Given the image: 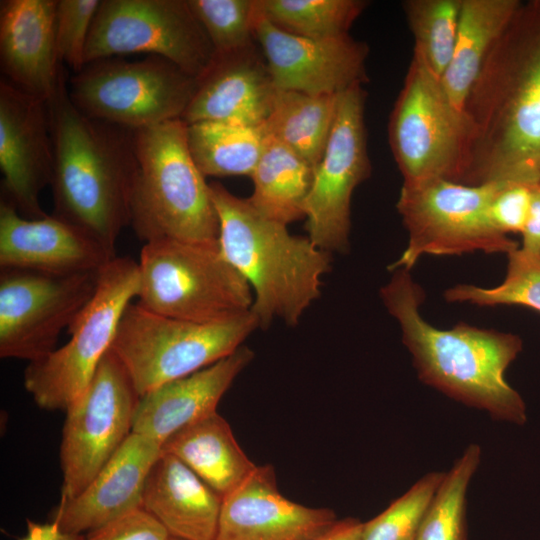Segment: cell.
I'll return each instance as SVG.
<instances>
[{
	"label": "cell",
	"mask_w": 540,
	"mask_h": 540,
	"mask_svg": "<svg viewBox=\"0 0 540 540\" xmlns=\"http://www.w3.org/2000/svg\"><path fill=\"white\" fill-rule=\"evenodd\" d=\"M198 84L173 62L147 56L90 62L69 80L73 104L87 117L139 130L181 119Z\"/></svg>",
	"instance_id": "10"
},
{
	"label": "cell",
	"mask_w": 540,
	"mask_h": 540,
	"mask_svg": "<svg viewBox=\"0 0 540 540\" xmlns=\"http://www.w3.org/2000/svg\"><path fill=\"white\" fill-rule=\"evenodd\" d=\"M99 272L55 275L1 268L0 357L30 363L53 352L62 331L93 298Z\"/></svg>",
	"instance_id": "14"
},
{
	"label": "cell",
	"mask_w": 540,
	"mask_h": 540,
	"mask_svg": "<svg viewBox=\"0 0 540 540\" xmlns=\"http://www.w3.org/2000/svg\"><path fill=\"white\" fill-rule=\"evenodd\" d=\"M139 398L126 369L109 350L84 393L66 411L61 500L79 495L132 433Z\"/></svg>",
	"instance_id": "13"
},
{
	"label": "cell",
	"mask_w": 540,
	"mask_h": 540,
	"mask_svg": "<svg viewBox=\"0 0 540 540\" xmlns=\"http://www.w3.org/2000/svg\"><path fill=\"white\" fill-rule=\"evenodd\" d=\"M0 168L6 201L25 218L47 214L41 191L50 185L53 144L47 102L0 80Z\"/></svg>",
	"instance_id": "17"
},
{
	"label": "cell",
	"mask_w": 540,
	"mask_h": 540,
	"mask_svg": "<svg viewBox=\"0 0 540 540\" xmlns=\"http://www.w3.org/2000/svg\"><path fill=\"white\" fill-rule=\"evenodd\" d=\"M161 454L160 443L132 432L79 495L60 499L51 522L83 534L142 508L148 476Z\"/></svg>",
	"instance_id": "20"
},
{
	"label": "cell",
	"mask_w": 540,
	"mask_h": 540,
	"mask_svg": "<svg viewBox=\"0 0 540 540\" xmlns=\"http://www.w3.org/2000/svg\"><path fill=\"white\" fill-rule=\"evenodd\" d=\"M101 0H57L55 37L59 61L75 73L86 65L92 22Z\"/></svg>",
	"instance_id": "36"
},
{
	"label": "cell",
	"mask_w": 540,
	"mask_h": 540,
	"mask_svg": "<svg viewBox=\"0 0 540 540\" xmlns=\"http://www.w3.org/2000/svg\"><path fill=\"white\" fill-rule=\"evenodd\" d=\"M267 140L262 126L220 122L187 124L189 150L205 177H251Z\"/></svg>",
	"instance_id": "29"
},
{
	"label": "cell",
	"mask_w": 540,
	"mask_h": 540,
	"mask_svg": "<svg viewBox=\"0 0 540 540\" xmlns=\"http://www.w3.org/2000/svg\"><path fill=\"white\" fill-rule=\"evenodd\" d=\"M364 111L362 85L340 94L336 118L305 202L308 237L329 253L348 249L352 195L371 173Z\"/></svg>",
	"instance_id": "15"
},
{
	"label": "cell",
	"mask_w": 540,
	"mask_h": 540,
	"mask_svg": "<svg viewBox=\"0 0 540 540\" xmlns=\"http://www.w3.org/2000/svg\"><path fill=\"white\" fill-rule=\"evenodd\" d=\"M256 4L255 39L279 90L341 94L367 81L366 43L349 34L316 39L288 33L273 25L257 0Z\"/></svg>",
	"instance_id": "16"
},
{
	"label": "cell",
	"mask_w": 540,
	"mask_h": 540,
	"mask_svg": "<svg viewBox=\"0 0 540 540\" xmlns=\"http://www.w3.org/2000/svg\"><path fill=\"white\" fill-rule=\"evenodd\" d=\"M382 287L381 298L399 322L403 343L419 378L429 386L492 418L523 425L526 404L505 378L522 350L518 335L460 323L438 329L420 314L422 288L408 270L396 269Z\"/></svg>",
	"instance_id": "2"
},
{
	"label": "cell",
	"mask_w": 540,
	"mask_h": 540,
	"mask_svg": "<svg viewBox=\"0 0 540 540\" xmlns=\"http://www.w3.org/2000/svg\"><path fill=\"white\" fill-rule=\"evenodd\" d=\"M167 530L145 509H136L85 535V540H168Z\"/></svg>",
	"instance_id": "38"
},
{
	"label": "cell",
	"mask_w": 540,
	"mask_h": 540,
	"mask_svg": "<svg viewBox=\"0 0 540 540\" xmlns=\"http://www.w3.org/2000/svg\"><path fill=\"white\" fill-rule=\"evenodd\" d=\"M138 265L137 303L154 313L211 323L251 309V287L218 242L150 241L142 247Z\"/></svg>",
	"instance_id": "6"
},
{
	"label": "cell",
	"mask_w": 540,
	"mask_h": 540,
	"mask_svg": "<svg viewBox=\"0 0 540 540\" xmlns=\"http://www.w3.org/2000/svg\"><path fill=\"white\" fill-rule=\"evenodd\" d=\"M53 144V214L115 252L130 225L136 172L133 131L84 115L64 76L47 102Z\"/></svg>",
	"instance_id": "3"
},
{
	"label": "cell",
	"mask_w": 540,
	"mask_h": 540,
	"mask_svg": "<svg viewBox=\"0 0 540 540\" xmlns=\"http://www.w3.org/2000/svg\"><path fill=\"white\" fill-rule=\"evenodd\" d=\"M252 359L253 352L241 346L216 363L141 396L132 432L162 446L180 429L216 412L223 395Z\"/></svg>",
	"instance_id": "23"
},
{
	"label": "cell",
	"mask_w": 540,
	"mask_h": 540,
	"mask_svg": "<svg viewBox=\"0 0 540 540\" xmlns=\"http://www.w3.org/2000/svg\"><path fill=\"white\" fill-rule=\"evenodd\" d=\"M276 27L298 36L324 39L349 34L367 7L364 0H257Z\"/></svg>",
	"instance_id": "31"
},
{
	"label": "cell",
	"mask_w": 540,
	"mask_h": 540,
	"mask_svg": "<svg viewBox=\"0 0 540 540\" xmlns=\"http://www.w3.org/2000/svg\"><path fill=\"white\" fill-rule=\"evenodd\" d=\"M222 499L180 460L162 452L148 476L142 508L171 537L216 540Z\"/></svg>",
	"instance_id": "24"
},
{
	"label": "cell",
	"mask_w": 540,
	"mask_h": 540,
	"mask_svg": "<svg viewBox=\"0 0 540 540\" xmlns=\"http://www.w3.org/2000/svg\"><path fill=\"white\" fill-rule=\"evenodd\" d=\"M139 282L138 262L128 257L116 256L99 272L93 298L67 329L68 342L24 371V386L40 408L66 412L84 393L137 298Z\"/></svg>",
	"instance_id": "8"
},
{
	"label": "cell",
	"mask_w": 540,
	"mask_h": 540,
	"mask_svg": "<svg viewBox=\"0 0 540 540\" xmlns=\"http://www.w3.org/2000/svg\"><path fill=\"white\" fill-rule=\"evenodd\" d=\"M135 53L165 58L197 78L214 57L188 0H101L87 41L86 64Z\"/></svg>",
	"instance_id": "12"
},
{
	"label": "cell",
	"mask_w": 540,
	"mask_h": 540,
	"mask_svg": "<svg viewBox=\"0 0 540 540\" xmlns=\"http://www.w3.org/2000/svg\"><path fill=\"white\" fill-rule=\"evenodd\" d=\"M363 522L356 518L338 519L327 531L313 540H361Z\"/></svg>",
	"instance_id": "41"
},
{
	"label": "cell",
	"mask_w": 540,
	"mask_h": 540,
	"mask_svg": "<svg viewBox=\"0 0 540 540\" xmlns=\"http://www.w3.org/2000/svg\"><path fill=\"white\" fill-rule=\"evenodd\" d=\"M203 27L214 55H225L255 45L256 0H188Z\"/></svg>",
	"instance_id": "34"
},
{
	"label": "cell",
	"mask_w": 540,
	"mask_h": 540,
	"mask_svg": "<svg viewBox=\"0 0 540 540\" xmlns=\"http://www.w3.org/2000/svg\"><path fill=\"white\" fill-rule=\"evenodd\" d=\"M337 520L331 509L286 498L263 465L223 497L216 540H313Z\"/></svg>",
	"instance_id": "19"
},
{
	"label": "cell",
	"mask_w": 540,
	"mask_h": 540,
	"mask_svg": "<svg viewBox=\"0 0 540 540\" xmlns=\"http://www.w3.org/2000/svg\"><path fill=\"white\" fill-rule=\"evenodd\" d=\"M278 92L256 45L214 55L198 77L196 91L181 119L187 124L220 122L260 127L269 117Z\"/></svg>",
	"instance_id": "21"
},
{
	"label": "cell",
	"mask_w": 540,
	"mask_h": 540,
	"mask_svg": "<svg viewBox=\"0 0 540 540\" xmlns=\"http://www.w3.org/2000/svg\"><path fill=\"white\" fill-rule=\"evenodd\" d=\"M445 472H429L385 510L363 523L361 540H416L424 514Z\"/></svg>",
	"instance_id": "35"
},
{
	"label": "cell",
	"mask_w": 540,
	"mask_h": 540,
	"mask_svg": "<svg viewBox=\"0 0 540 540\" xmlns=\"http://www.w3.org/2000/svg\"><path fill=\"white\" fill-rule=\"evenodd\" d=\"M521 3L522 0H461L454 53L440 81L457 109L463 111L483 64Z\"/></svg>",
	"instance_id": "26"
},
{
	"label": "cell",
	"mask_w": 540,
	"mask_h": 540,
	"mask_svg": "<svg viewBox=\"0 0 540 540\" xmlns=\"http://www.w3.org/2000/svg\"><path fill=\"white\" fill-rule=\"evenodd\" d=\"M506 183L467 185L438 179L402 186L396 204L408 231L406 249L389 268L410 270L423 255H461L482 251L506 253L519 245L499 232L490 219V205Z\"/></svg>",
	"instance_id": "9"
},
{
	"label": "cell",
	"mask_w": 540,
	"mask_h": 540,
	"mask_svg": "<svg viewBox=\"0 0 540 540\" xmlns=\"http://www.w3.org/2000/svg\"><path fill=\"white\" fill-rule=\"evenodd\" d=\"M19 540H85V535L64 532L52 522L41 524L27 520L26 534Z\"/></svg>",
	"instance_id": "40"
},
{
	"label": "cell",
	"mask_w": 540,
	"mask_h": 540,
	"mask_svg": "<svg viewBox=\"0 0 540 540\" xmlns=\"http://www.w3.org/2000/svg\"><path fill=\"white\" fill-rule=\"evenodd\" d=\"M162 452L176 457L222 497L257 467L217 411L171 435Z\"/></svg>",
	"instance_id": "25"
},
{
	"label": "cell",
	"mask_w": 540,
	"mask_h": 540,
	"mask_svg": "<svg viewBox=\"0 0 540 540\" xmlns=\"http://www.w3.org/2000/svg\"><path fill=\"white\" fill-rule=\"evenodd\" d=\"M168 540H182V539H178V538H174V537H170Z\"/></svg>",
	"instance_id": "42"
},
{
	"label": "cell",
	"mask_w": 540,
	"mask_h": 540,
	"mask_svg": "<svg viewBox=\"0 0 540 540\" xmlns=\"http://www.w3.org/2000/svg\"><path fill=\"white\" fill-rule=\"evenodd\" d=\"M460 183L540 184V0L522 1L465 101Z\"/></svg>",
	"instance_id": "1"
},
{
	"label": "cell",
	"mask_w": 540,
	"mask_h": 540,
	"mask_svg": "<svg viewBox=\"0 0 540 540\" xmlns=\"http://www.w3.org/2000/svg\"><path fill=\"white\" fill-rule=\"evenodd\" d=\"M209 189L221 252L253 290L250 311L259 327H267L274 318L296 325L321 294L322 277L330 269L329 252L308 236L291 234L287 225L263 216L248 198L234 195L221 183L211 182Z\"/></svg>",
	"instance_id": "4"
},
{
	"label": "cell",
	"mask_w": 540,
	"mask_h": 540,
	"mask_svg": "<svg viewBox=\"0 0 540 540\" xmlns=\"http://www.w3.org/2000/svg\"><path fill=\"white\" fill-rule=\"evenodd\" d=\"M463 111L441 83L412 57L388 123V138L404 187L433 180L460 182L469 143Z\"/></svg>",
	"instance_id": "11"
},
{
	"label": "cell",
	"mask_w": 540,
	"mask_h": 540,
	"mask_svg": "<svg viewBox=\"0 0 540 540\" xmlns=\"http://www.w3.org/2000/svg\"><path fill=\"white\" fill-rule=\"evenodd\" d=\"M402 8L414 39L413 57L441 81L455 49L461 0H405Z\"/></svg>",
	"instance_id": "30"
},
{
	"label": "cell",
	"mask_w": 540,
	"mask_h": 540,
	"mask_svg": "<svg viewBox=\"0 0 540 540\" xmlns=\"http://www.w3.org/2000/svg\"><path fill=\"white\" fill-rule=\"evenodd\" d=\"M136 172L130 225L145 243H216L219 220L209 183L187 143V123L171 120L133 131Z\"/></svg>",
	"instance_id": "5"
},
{
	"label": "cell",
	"mask_w": 540,
	"mask_h": 540,
	"mask_svg": "<svg viewBox=\"0 0 540 540\" xmlns=\"http://www.w3.org/2000/svg\"><path fill=\"white\" fill-rule=\"evenodd\" d=\"M519 251L527 257L540 256V184L533 187L530 208L521 232Z\"/></svg>",
	"instance_id": "39"
},
{
	"label": "cell",
	"mask_w": 540,
	"mask_h": 540,
	"mask_svg": "<svg viewBox=\"0 0 540 540\" xmlns=\"http://www.w3.org/2000/svg\"><path fill=\"white\" fill-rule=\"evenodd\" d=\"M507 256V273L501 284L493 288L458 284L445 291V299L479 306L519 305L540 312V256L527 257L519 247Z\"/></svg>",
	"instance_id": "33"
},
{
	"label": "cell",
	"mask_w": 540,
	"mask_h": 540,
	"mask_svg": "<svg viewBox=\"0 0 540 540\" xmlns=\"http://www.w3.org/2000/svg\"><path fill=\"white\" fill-rule=\"evenodd\" d=\"M339 98L340 94L279 90L262 128L268 137L289 147L315 169L325 151Z\"/></svg>",
	"instance_id": "28"
},
{
	"label": "cell",
	"mask_w": 540,
	"mask_h": 540,
	"mask_svg": "<svg viewBox=\"0 0 540 540\" xmlns=\"http://www.w3.org/2000/svg\"><path fill=\"white\" fill-rule=\"evenodd\" d=\"M481 461V447L470 444L438 486L416 540H467V490Z\"/></svg>",
	"instance_id": "32"
},
{
	"label": "cell",
	"mask_w": 540,
	"mask_h": 540,
	"mask_svg": "<svg viewBox=\"0 0 540 540\" xmlns=\"http://www.w3.org/2000/svg\"><path fill=\"white\" fill-rule=\"evenodd\" d=\"M257 327L251 311L223 321L198 323L163 316L131 302L110 350L141 397L231 355Z\"/></svg>",
	"instance_id": "7"
},
{
	"label": "cell",
	"mask_w": 540,
	"mask_h": 540,
	"mask_svg": "<svg viewBox=\"0 0 540 540\" xmlns=\"http://www.w3.org/2000/svg\"><path fill=\"white\" fill-rule=\"evenodd\" d=\"M116 257L80 227L55 216L28 219L0 202V267L55 275L101 271Z\"/></svg>",
	"instance_id": "18"
},
{
	"label": "cell",
	"mask_w": 540,
	"mask_h": 540,
	"mask_svg": "<svg viewBox=\"0 0 540 540\" xmlns=\"http://www.w3.org/2000/svg\"><path fill=\"white\" fill-rule=\"evenodd\" d=\"M535 185L506 183L496 193L490 205V219L495 228L508 235L521 233L529 212Z\"/></svg>",
	"instance_id": "37"
},
{
	"label": "cell",
	"mask_w": 540,
	"mask_h": 540,
	"mask_svg": "<svg viewBox=\"0 0 540 540\" xmlns=\"http://www.w3.org/2000/svg\"><path fill=\"white\" fill-rule=\"evenodd\" d=\"M313 176L314 168L303 158L268 137L251 175L253 192L248 199L263 216L288 225L305 218L304 207Z\"/></svg>",
	"instance_id": "27"
},
{
	"label": "cell",
	"mask_w": 540,
	"mask_h": 540,
	"mask_svg": "<svg viewBox=\"0 0 540 540\" xmlns=\"http://www.w3.org/2000/svg\"><path fill=\"white\" fill-rule=\"evenodd\" d=\"M57 0L0 1L2 78L48 102L65 76L55 37Z\"/></svg>",
	"instance_id": "22"
}]
</instances>
